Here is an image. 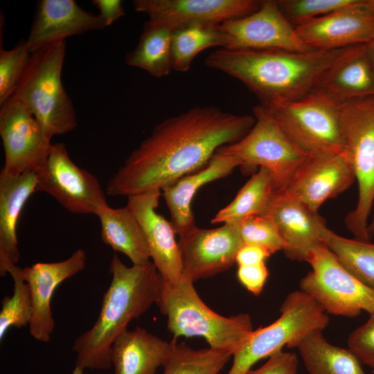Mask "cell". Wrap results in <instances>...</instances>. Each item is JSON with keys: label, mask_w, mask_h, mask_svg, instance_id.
Wrapping results in <instances>:
<instances>
[{"label": "cell", "mask_w": 374, "mask_h": 374, "mask_svg": "<svg viewBox=\"0 0 374 374\" xmlns=\"http://www.w3.org/2000/svg\"><path fill=\"white\" fill-rule=\"evenodd\" d=\"M193 282L184 276L175 283L163 280L157 303L166 316L173 338L200 337L209 347L232 353L248 339L253 330L246 313L223 317L210 309L197 293Z\"/></svg>", "instance_id": "4"}, {"label": "cell", "mask_w": 374, "mask_h": 374, "mask_svg": "<svg viewBox=\"0 0 374 374\" xmlns=\"http://www.w3.org/2000/svg\"><path fill=\"white\" fill-rule=\"evenodd\" d=\"M347 344L362 363L374 371V313L349 335Z\"/></svg>", "instance_id": "37"}, {"label": "cell", "mask_w": 374, "mask_h": 374, "mask_svg": "<svg viewBox=\"0 0 374 374\" xmlns=\"http://www.w3.org/2000/svg\"><path fill=\"white\" fill-rule=\"evenodd\" d=\"M244 244H253L267 249L271 254L284 252L287 244L273 220L266 215L247 217L238 223Z\"/></svg>", "instance_id": "34"}, {"label": "cell", "mask_w": 374, "mask_h": 374, "mask_svg": "<svg viewBox=\"0 0 374 374\" xmlns=\"http://www.w3.org/2000/svg\"><path fill=\"white\" fill-rule=\"evenodd\" d=\"M323 243L348 271L374 290V244L344 238L329 229Z\"/></svg>", "instance_id": "31"}, {"label": "cell", "mask_w": 374, "mask_h": 374, "mask_svg": "<svg viewBox=\"0 0 374 374\" xmlns=\"http://www.w3.org/2000/svg\"><path fill=\"white\" fill-rule=\"evenodd\" d=\"M256 0H134L136 11L172 30L191 25H218L257 10Z\"/></svg>", "instance_id": "15"}, {"label": "cell", "mask_w": 374, "mask_h": 374, "mask_svg": "<svg viewBox=\"0 0 374 374\" xmlns=\"http://www.w3.org/2000/svg\"><path fill=\"white\" fill-rule=\"evenodd\" d=\"M35 172L17 176L0 173V276L6 269L16 265L20 258L17 225L21 210L31 195L36 192Z\"/></svg>", "instance_id": "25"}, {"label": "cell", "mask_w": 374, "mask_h": 374, "mask_svg": "<svg viewBox=\"0 0 374 374\" xmlns=\"http://www.w3.org/2000/svg\"><path fill=\"white\" fill-rule=\"evenodd\" d=\"M314 50H336L366 44L374 38V0L357 3L295 27Z\"/></svg>", "instance_id": "16"}, {"label": "cell", "mask_w": 374, "mask_h": 374, "mask_svg": "<svg viewBox=\"0 0 374 374\" xmlns=\"http://www.w3.org/2000/svg\"><path fill=\"white\" fill-rule=\"evenodd\" d=\"M355 181L344 152L323 153L308 156L283 190L318 212L326 201L344 192Z\"/></svg>", "instance_id": "17"}, {"label": "cell", "mask_w": 374, "mask_h": 374, "mask_svg": "<svg viewBox=\"0 0 374 374\" xmlns=\"http://www.w3.org/2000/svg\"><path fill=\"white\" fill-rule=\"evenodd\" d=\"M177 339L166 341L137 327L123 332L112 346L114 374H155L168 358Z\"/></svg>", "instance_id": "24"}, {"label": "cell", "mask_w": 374, "mask_h": 374, "mask_svg": "<svg viewBox=\"0 0 374 374\" xmlns=\"http://www.w3.org/2000/svg\"><path fill=\"white\" fill-rule=\"evenodd\" d=\"M218 25H191L173 30L170 44L172 69L186 72L202 51L213 46L222 48Z\"/></svg>", "instance_id": "30"}, {"label": "cell", "mask_w": 374, "mask_h": 374, "mask_svg": "<svg viewBox=\"0 0 374 374\" xmlns=\"http://www.w3.org/2000/svg\"><path fill=\"white\" fill-rule=\"evenodd\" d=\"M343 152L357 183L355 208L344 219L354 239L369 241V219L374 204V96L340 103Z\"/></svg>", "instance_id": "6"}, {"label": "cell", "mask_w": 374, "mask_h": 374, "mask_svg": "<svg viewBox=\"0 0 374 374\" xmlns=\"http://www.w3.org/2000/svg\"><path fill=\"white\" fill-rule=\"evenodd\" d=\"M271 253L266 249L253 244H244L238 251L235 263L238 266L265 262Z\"/></svg>", "instance_id": "40"}, {"label": "cell", "mask_w": 374, "mask_h": 374, "mask_svg": "<svg viewBox=\"0 0 374 374\" xmlns=\"http://www.w3.org/2000/svg\"><path fill=\"white\" fill-rule=\"evenodd\" d=\"M183 276L193 283L226 271L244 245L238 223L215 229L197 226L179 236Z\"/></svg>", "instance_id": "14"}, {"label": "cell", "mask_w": 374, "mask_h": 374, "mask_svg": "<svg viewBox=\"0 0 374 374\" xmlns=\"http://www.w3.org/2000/svg\"><path fill=\"white\" fill-rule=\"evenodd\" d=\"M321 330L297 341V348L309 374H365L362 362L349 349L330 344Z\"/></svg>", "instance_id": "27"}, {"label": "cell", "mask_w": 374, "mask_h": 374, "mask_svg": "<svg viewBox=\"0 0 374 374\" xmlns=\"http://www.w3.org/2000/svg\"><path fill=\"white\" fill-rule=\"evenodd\" d=\"M253 112L256 122L249 132L216 152L240 159L244 172L266 168L272 175L275 190H283L308 156L286 136L262 105L256 106Z\"/></svg>", "instance_id": "10"}, {"label": "cell", "mask_w": 374, "mask_h": 374, "mask_svg": "<svg viewBox=\"0 0 374 374\" xmlns=\"http://www.w3.org/2000/svg\"><path fill=\"white\" fill-rule=\"evenodd\" d=\"M367 53L374 69V38L366 44Z\"/></svg>", "instance_id": "42"}, {"label": "cell", "mask_w": 374, "mask_h": 374, "mask_svg": "<svg viewBox=\"0 0 374 374\" xmlns=\"http://www.w3.org/2000/svg\"><path fill=\"white\" fill-rule=\"evenodd\" d=\"M359 0H277L286 19L294 26L357 3Z\"/></svg>", "instance_id": "36"}, {"label": "cell", "mask_w": 374, "mask_h": 374, "mask_svg": "<svg viewBox=\"0 0 374 374\" xmlns=\"http://www.w3.org/2000/svg\"><path fill=\"white\" fill-rule=\"evenodd\" d=\"M31 51L21 39L10 50L0 48V105L12 96L28 63Z\"/></svg>", "instance_id": "35"}, {"label": "cell", "mask_w": 374, "mask_h": 374, "mask_svg": "<svg viewBox=\"0 0 374 374\" xmlns=\"http://www.w3.org/2000/svg\"><path fill=\"white\" fill-rule=\"evenodd\" d=\"M86 252L78 249L66 260L54 262H37L22 269L32 301L29 332L36 340L48 343L55 328L51 299L55 289L64 280L82 271Z\"/></svg>", "instance_id": "18"}, {"label": "cell", "mask_w": 374, "mask_h": 374, "mask_svg": "<svg viewBox=\"0 0 374 374\" xmlns=\"http://www.w3.org/2000/svg\"><path fill=\"white\" fill-rule=\"evenodd\" d=\"M237 274L241 284L253 294L258 296L263 290L269 271L265 262L238 266Z\"/></svg>", "instance_id": "39"}, {"label": "cell", "mask_w": 374, "mask_h": 374, "mask_svg": "<svg viewBox=\"0 0 374 374\" xmlns=\"http://www.w3.org/2000/svg\"><path fill=\"white\" fill-rule=\"evenodd\" d=\"M227 49H278L296 52L314 51L297 35L282 13L277 0L261 1L259 8L243 17L218 25Z\"/></svg>", "instance_id": "12"}, {"label": "cell", "mask_w": 374, "mask_h": 374, "mask_svg": "<svg viewBox=\"0 0 374 374\" xmlns=\"http://www.w3.org/2000/svg\"><path fill=\"white\" fill-rule=\"evenodd\" d=\"M91 3L98 8L106 27L125 14L121 0H92Z\"/></svg>", "instance_id": "41"}, {"label": "cell", "mask_w": 374, "mask_h": 374, "mask_svg": "<svg viewBox=\"0 0 374 374\" xmlns=\"http://www.w3.org/2000/svg\"><path fill=\"white\" fill-rule=\"evenodd\" d=\"M373 373H374V371H373Z\"/></svg>", "instance_id": "46"}, {"label": "cell", "mask_w": 374, "mask_h": 374, "mask_svg": "<svg viewBox=\"0 0 374 374\" xmlns=\"http://www.w3.org/2000/svg\"><path fill=\"white\" fill-rule=\"evenodd\" d=\"M65 51L64 41L31 53L10 98L27 108L51 140L77 126L74 106L61 80Z\"/></svg>", "instance_id": "5"}, {"label": "cell", "mask_w": 374, "mask_h": 374, "mask_svg": "<svg viewBox=\"0 0 374 374\" xmlns=\"http://www.w3.org/2000/svg\"><path fill=\"white\" fill-rule=\"evenodd\" d=\"M242 163L235 156L215 152L204 168L161 190L177 235L179 236L196 226L191 203L197 191L208 183L228 176Z\"/></svg>", "instance_id": "22"}, {"label": "cell", "mask_w": 374, "mask_h": 374, "mask_svg": "<svg viewBox=\"0 0 374 374\" xmlns=\"http://www.w3.org/2000/svg\"><path fill=\"white\" fill-rule=\"evenodd\" d=\"M232 353L212 348L193 349L176 341L162 374H219Z\"/></svg>", "instance_id": "32"}, {"label": "cell", "mask_w": 374, "mask_h": 374, "mask_svg": "<svg viewBox=\"0 0 374 374\" xmlns=\"http://www.w3.org/2000/svg\"><path fill=\"white\" fill-rule=\"evenodd\" d=\"M35 173V191L48 193L73 214L96 215L108 204L98 178L78 167L62 142L52 144L45 163Z\"/></svg>", "instance_id": "11"}, {"label": "cell", "mask_w": 374, "mask_h": 374, "mask_svg": "<svg viewBox=\"0 0 374 374\" xmlns=\"http://www.w3.org/2000/svg\"><path fill=\"white\" fill-rule=\"evenodd\" d=\"M0 136L5 153L0 173L4 175L35 172L45 163L52 146L35 117L11 98L1 106Z\"/></svg>", "instance_id": "13"}, {"label": "cell", "mask_w": 374, "mask_h": 374, "mask_svg": "<svg viewBox=\"0 0 374 374\" xmlns=\"http://www.w3.org/2000/svg\"><path fill=\"white\" fill-rule=\"evenodd\" d=\"M344 48L296 52L219 48L207 56L205 64L238 80L266 104L295 100L315 89Z\"/></svg>", "instance_id": "2"}, {"label": "cell", "mask_w": 374, "mask_h": 374, "mask_svg": "<svg viewBox=\"0 0 374 374\" xmlns=\"http://www.w3.org/2000/svg\"><path fill=\"white\" fill-rule=\"evenodd\" d=\"M280 317L270 325L253 330L247 341L233 353V364L226 374H246L259 360L292 348L308 334L323 331L329 317L308 294L301 290L290 292L284 299Z\"/></svg>", "instance_id": "8"}, {"label": "cell", "mask_w": 374, "mask_h": 374, "mask_svg": "<svg viewBox=\"0 0 374 374\" xmlns=\"http://www.w3.org/2000/svg\"><path fill=\"white\" fill-rule=\"evenodd\" d=\"M297 355L291 352L278 351L269 357L262 366L246 374H296Z\"/></svg>", "instance_id": "38"}, {"label": "cell", "mask_w": 374, "mask_h": 374, "mask_svg": "<svg viewBox=\"0 0 374 374\" xmlns=\"http://www.w3.org/2000/svg\"><path fill=\"white\" fill-rule=\"evenodd\" d=\"M13 280V293L5 296L0 311V340L12 327L20 328L29 325L32 317V301L28 286L25 281L22 269L10 264L6 269Z\"/></svg>", "instance_id": "33"}, {"label": "cell", "mask_w": 374, "mask_h": 374, "mask_svg": "<svg viewBox=\"0 0 374 374\" xmlns=\"http://www.w3.org/2000/svg\"><path fill=\"white\" fill-rule=\"evenodd\" d=\"M105 27L99 15L84 10L73 0H39L26 41L33 53L69 37Z\"/></svg>", "instance_id": "21"}, {"label": "cell", "mask_w": 374, "mask_h": 374, "mask_svg": "<svg viewBox=\"0 0 374 374\" xmlns=\"http://www.w3.org/2000/svg\"><path fill=\"white\" fill-rule=\"evenodd\" d=\"M317 87L340 103L374 96V69L366 44L345 48Z\"/></svg>", "instance_id": "23"}, {"label": "cell", "mask_w": 374, "mask_h": 374, "mask_svg": "<svg viewBox=\"0 0 374 374\" xmlns=\"http://www.w3.org/2000/svg\"><path fill=\"white\" fill-rule=\"evenodd\" d=\"M271 172L264 167L253 174L235 198L212 218V224L238 223L244 218L262 215L275 193Z\"/></svg>", "instance_id": "29"}, {"label": "cell", "mask_w": 374, "mask_h": 374, "mask_svg": "<svg viewBox=\"0 0 374 374\" xmlns=\"http://www.w3.org/2000/svg\"><path fill=\"white\" fill-rule=\"evenodd\" d=\"M215 106L195 107L157 124L107 181L110 196L162 190L204 168L218 148L242 139L255 124Z\"/></svg>", "instance_id": "1"}, {"label": "cell", "mask_w": 374, "mask_h": 374, "mask_svg": "<svg viewBox=\"0 0 374 374\" xmlns=\"http://www.w3.org/2000/svg\"><path fill=\"white\" fill-rule=\"evenodd\" d=\"M96 215L100 222L103 243L126 255L134 265H143L150 262L143 229L127 205L114 208L107 204L101 206Z\"/></svg>", "instance_id": "26"}, {"label": "cell", "mask_w": 374, "mask_h": 374, "mask_svg": "<svg viewBox=\"0 0 374 374\" xmlns=\"http://www.w3.org/2000/svg\"><path fill=\"white\" fill-rule=\"evenodd\" d=\"M71 374H84V370L78 366H75Z\"/></svg>", "instance_id": "44"}, {"label": "cell", "mask_w": 374, "mask_h": 374, "mask_svg": "<svg viewBox=\"0 0 374 374\" xmlns=\"http://www.w3.org/2000/svg\"><path fill=\"white\" fill-rule=\"evenodd\" d=\"M373 235H374V229H373Z\"/></svg>", "instance_id": "45"}, {"label": "cell", "mask_w": 374, "mask_h": 374, "mask_svg": "<svg viewBox=\"0 0 374 374\" xmlns=\"http://www.w3.org/2000/svg\"><path fill=\"white\" fill-rule=\"evenodd\" d=\"M261 105L307 156L343 152L340 102L322 89L316 87L295 100Z\"/></svg>", "instance_id": "7"}, {"label": "cell", "mask_w": 374, "mask_h": 374, "mask_svg": "<svg viewBox=\"0 0 374 374\" xmlns=\"http://www.w3.org/2000/svg\"><path fill=\"white\" fill-rule=\"evenodd\" d=\"M374 229V204L373 206V210L371 215V222L368 224V233L371 236V238L373 236V231Z\"/></svg>", "instance_id": "43"}, {"label": "cell", "mask_w": 374, "mask_h": 374, "mask_svg": "<svg viewBox=\"0 0 374 374\" xmlns=\"http://www.w3.org/2000/svg\"><path fill=\"white\" fill-rule=\"evenodd\" d=\"M110 285L93 326L78 337L72 346L75 366L107 370L112 366V346L128 323L157 303L163 279L150 261L126 266L114 254L109 269Z\"/></svg>", "instance_id": "3"}, {"label": "cell", "mask_w": 374, "mask_h": 374, "mask_svg": "<svg viewBox=\"0 0 374 374\" xmlns=\"http://www.w3.org/2000/svg\"><path fill=\"white\" fill-rule=\"evenodd\" d=\"M262 215L277 226L287 244L284 253L291 260L306 262L312 249L324 244L328 229L325 219L284 190L275 191Z\"/></svg>", "instance_id": "19"}, {"label": "cell", "mask_w": 374, "mask_h": 374, "mask_svg": "<svg viewBox=\"0 0 374 374\" xmlns=\"http://www.w3.org/2000/svg\"><path fill=\"white\" fill-rule=\"evenodd\" d=\"M161 195V190L130 195L126 205L143 229L152 262L165 281L175 283L183 276L182 261L170 221L156 211Z\"/></svg>", "instance_id": "20"}, {"label": "cell", "mask_w": 374, "mask_h": 374, "mask_svg": "<svg viewBox=\"0 0 374 374\" xmlns=\"http://www.w3.org/2000/svg\"><path fill=\"white\" fill-rule=\"evenodd\" d=\"M306 262L312 270L300 280V290L328 314L355 317L362 311L374 313V290L348 271L325 244L312 249Z\"/></svg>", "instance_id": "9"}, {"label": "cell", "mask_w": 374, "mask_h": 374, "mask_svg": "<svg viewBox=\"0 0 374 374\" xmlns=\"http://www.w3.org/2000/svg\"><path fill=\"white\" fill-rule=\"evenodd\" d=\"M172 30L145 22L138 44L125 56L127 65L146 71L150 75H168L171 68L170 44Z\"/></svg>", "instance_id": "28"}]
</instances>
